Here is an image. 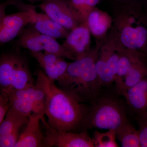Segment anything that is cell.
I'll use <instances>...</instances> for the list:
<instances>
[{"label":"cell","instance_id":"obj_7","mask_svg":"<svg viewBox=\"0 0 147 147\" xmlns=\"http://www.w3.org/2000/svg\"><path fill=\"white\" fill-rule=\"evenodd\" d=\"M1 90L7 93L11 107L26 115L38 114L42 110L44 94L35 84L21 90Z\"/></svg>","mask_w":147,"mask_h":147},{"label":"cell","instance_id":"obj_16","mask_svg":"<svg viewBox=\"0 0 147 147\" xmlns=\"http://www.w3.org/2000/svg\"><path fill=\"white\" fill-rule=\"evenodd\" d=\"M30 54L38 62L47 77L57 82L66 71L69 63L64 58L50 53L30 51Z\"/></svg>","mask_w":147,"mask_h":147},{"label":"cell","instance_id":"obj_12","mask_svg":"<svg viewBox=\"0 0 147 147\" xmlns=\"http://www.w3.org/2000/svg\"><path fill=\"white\" fill-rule=\"evenodd\" d=\"M19 8L21 11L32 12L33 18L30 23L37 31L55 39L65 38L70 30L52 20L45 13H38L34 6L21 3Z\"/></svg>","mask_w":147,"mask_h":147},{"label":"cell","instance_id":"obj_6","mask_svg":"<svg viewBox=\"0 0 147 147\" xmlns=\"http://www.w3.org/2000/svg\"><path fill=\"white\" fill-rule=\"evenodd\" d=\"M56 39L40 33L29 24L19 35L16 44L18 47L32 52H40L43 50L45 53L54 54L64 59L76 60Z\"/></svg>","mask_w":147,"mask_h":147},{"label":"cell","instance_id":"obj_22","mask_svg":"<svg viewBox=\"0 0 147 147\" xmlns=\"http://www.w3.org/2000/svg\"><path fill=\"white\" fill-rule=\"evenodd\" d=\"M94 147H117L116 142V130L109 129L104 132L96 130L92 137Z\"/></svg>","mask_w":147,"mask_h":147},{"label":"cell","instance_id":"obj_21","mask_svg":"<svg viewBox=\"0 0 147 147\" xmlns=\"http://www.w3.org/2000/svg\"><path fill=\"white\" fill-rule=\"evenodd\" d=\"M146 76L147 66L143 60H139L132 65L124 79L119 94L122 95L127 90L134 86Z\"/></svg>","mask_w":147,"mask_h":147},{"label":"cell","instance_id":"obj_11","mask_svg":"<svg viewBox=\"0 0 147 147\" xmlns=\"http://www.w3.org/2000/svg\"><path fill=\"white\" fill-rule=\"evenodd\" d=\"M33 18L31 11H21L16 13L1 15L0 42L6 43L21 34Z\"/></svg>","mask_w":147,"mask_h":147},{"label":"cell","instance_id":"obj_15","mask_svg":"<svg viewBox=\"0 0 147 147\" xmlns=\"http://www.w3.org/2000/svg\"><path fill=\"white\" fill-rule=\"evenodd\" d=\"M45 115L32 114L24 127L14 147H47L45 134L40 124L41 118Z\"/></svg>","mask_w":147,"mask_h":147},{"label":"cell","instance_id":"obj_18","mask_svg":"<svg viewBox=\"0 0 147 147\" xmlns=\"http://www.w3.org/2000/svg\"><path fill=\"white\" fill-rule=\"evenodd\" d=\"M142 58L138 55L129 52L122 51L117 65L115 83L116 92L118 94L120 90L123 79L131 66Z\"/></svg>","mask_w":147,"mask_h":147},{"label":"cell","instance_id":"obj_26","mask_svg":"<svg viewBox=\"0 0 147 147\" xmlns=\"http://www.w3.org/2000/svg\"><path fill=\"white\" fill-rule=\"evenodd\" d=\"M122 4L130 3H137L138 0H116Z\"/></svg>","mask_w":147,"mask_h":147},{"label":"cell","instance_id":"obj_3","mask_svg":"<svg viewBox=\"0 0 147 147\" xmlns=\"http://www.w3.org/2000/svg\"><path fill=\"white\" fill-rule=\"evenodd\" d=\"M123 9L116 18L115 29L117 40L124 51L138 55L142 58L147 51V13H142L136 7L130 9V3L124 4Z\"/></svg>","mask_w":147,"mask_h":147},{"label":"cell","instance_id":"obj_24","mask_svg":"<svg viewBox=\"0 0 147 147\" xmlns=\"http://www.w3.org/2000/svg\"><path fill=\"white\" fill-rule=\"evenodd\" d=\"M141 147H147V116L136 117Z\"/></svg>","mask_w":147,"mask_h":147},{"label":"cell","instance_id":"obj_5","mask_svg":"<svg viewBox=\"0 0 147 147\" xmlns=\"http://www.w3.org/2000/svg\"><path fill=\"white\" fill-rule=\"evenodd\" d=\"M28 61L20 53H2L0 57L1 90H21L34 84Z\"/></svg>","mask_w":147,"mask_h":147},{"label":"cell","instance_id":"obj_23","mask_svg":"<svg viewBox=\"0 0 147 147\" xmlns=\"http://www.w3.org/2000/svg\"><path fill=\"white\" fill-rule=\"evenodd\" d=\"M100 0H67L69 4L82 16L84 21H86L90 12Z\"/></svg>","mask_w":147,"mask_h":147},{"label":"cell","instance_id":"obj_13","mask_svg":"<svg viewBox=\"0 0 147 147\" xmlns=\"http://www.w3.org/2000/svg\"><path fill=\"white\" fill-rule=\"evenodd\" d=\"M90 34L86 21H85L70 31L63 46L75 59H79L90 51Z\"/></svg>","mask_w":147,"mask_h":147},{"label":"cell","instance_id":"obj_19","mask_svg":"<svg viewBox=\"0 0 147 147\" xmlns=\"http://www.w3.org/2000/svg\"><path fill=\"white\" fill-rule=\"evenodd\" d=\"M86 21L91 33L96 38L103 36L110 25V21L107 15L96 8L90 12Z\"/></svg>","mask_w":147,"mask_h":147},{"label":"cell","instance_id":"obj_9","mask_svg":"<svg viewBox=\"0 0 147 147\" xmlns=\"http://www.w3.org/2000/svg\"><path fill=\"white\" fill-rule=\"evenodd\" d=\"M37 7L52 20L70 31L86 21L67 0H45Z\"/></svg>","mask_w":147,"mask_h":147},{"label":"cell","instance_id":"obj_10","mask_svg":"<svg viewBox=\"0 0 147 147\" xmlns=\"http://www.w3.org/2000/svg\"><path fill=\"white\" fill-rule=\"evenodd\" d=\"M29 117L11 107L0 124V147H15Z\"/></svg>","mask_w":147,"mask_h":147},{"label":"cell","instance_id":"obj_2","mask_svg":"<svg viewBox=\"0 0 147 147\" xmlns=\"http://www.w3.org/2000/svg\"><path fill=\"white\" fill-rule=\"evenodd\" d=\"M98 50L69 63L65 73L57 81L58 87L81 103L90 104L103 92L96 62Z\"/></svg>","mask_w":147,"mask_h":147},{"label":"cell","instance_id":"obj_17","mask_svg":"<svg viewBox=\"0 0 147 147\" xmlns=\"http://www.w3.org/2000/svg\"><path fill=\"white\" fill-rule=\"evenodd\" d=\"M122 95L136 117L147 116V76Z\"/></svg>","mask_w":147,"mask_h":147},{"label":"cell","instance_id":"obj_27","mask_svg":"<svg viewBox=\"0 0 147 147\" xmlns=\"http://www.w3.org/2000/svg\"><path fill=\"white\" fill-rule=\"evenodd\" d=\"M28 1H45V0H28Z\"/></svg>","mask_w":147,"mask_h":147},{"label":"cell","instance_id":"obj_20","mask_svg":"<svg viewBox=\"0 0 147 147\" xmlns=\"http://www.w3.org/2000/svg\"><path fill=\"white\" fill-rule=\"evenodd\" d=\"M116 138L123 147H141L138 129L128 120L116 129Z\"/></svg>","mask_w":147,"mask_h":147},{"label":"cell","instance_id":"obj_25","mask_svg":"<svg viewBox=\"0 0 147 147\" xmlns=\"http://www.w3.org/2000/svg\"><path fill=\"white\" fill-rule=\"evenodd\" d=\"M11 107L9 97L7 93L1 90L0 93V124L2 122Z\"/></svg>","mask_w":147,"mask_h":147},{"label":"cell","instance_id":"obj_14","mask_svg":"<svg viewBox=\"0 0 147 147\" xmlns=\"http://www.w3.org/2000/svg\"><path fill=\"white\" fill-rule=\"evenodd\" d=\"M122 50L104 49L98 54L96 67L98 78L103 88L115 83L117 65Z\"/></svg>","mask_w":147,"mask_h":147},{"label":"cell","instance_id":"obj_4","mask_svg":"<svg viewBox=\"0 0 147 147\" xmlns=\"http://www.w3.org/2000/svg\"><path fill=\"white\" fill-rule=\"evenodd\" d=\"M128 120L123 103L116 96L103 92L87 106L79 131L93 128L116 130Z\"/></svg>","mask_w":147,"mask_h":147},{"label":"cell","instance_id":"obj_8","mask_svg":"<svg viewBox=\"0 0 147 147\" xmlns=\"http://www.w3.org/2000/svg\"><path fill=\"white\" fill-rule=\"evenodd\" d=\"M42 128L45 130L47 147H94L92 137L87 131H60L50 126L44 116L41 118Z\"/></svg>","mask_w":147,"mask_h":147},{"label":"cell","instance_id":"obj_1","mask_svg":"<svg viewBox=\"0 0 147 147\" xmlns=\"http://www.w3.org/2000/svg\"><path fill=\"white\" fill-rule=\"evenodd\" d=\"M36 75V83L46 94L45 114L50 126L60 131H79L87 106L61 89L42 69L37 70Z\"/></svg>","mask_w":147,"mask_h":147}]
</instances>
